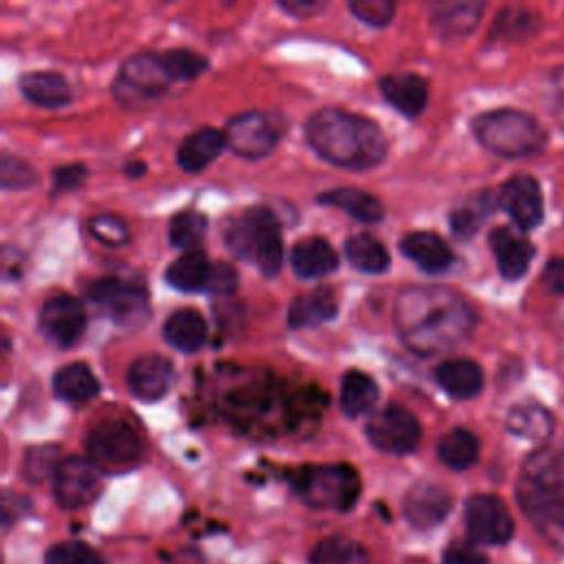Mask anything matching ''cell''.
Returning a JSON list of instances; mask_svg holds the SVG:
<instances>
[{"mask_svg":"<svg viewBox=\"0 0 564 564\" xmlns=\"http://www.w3.org/2000/svg\"><path fill=\"white\" fill-rule=\"evenodd\" d=\"M394 326L412 352L434 355L463 344L476 326V313L449 286H408L394 300Z\"/></svg>","mask_w":564,"mask_h":564,"instance_id":"1","label":"cell"},{"mask_svg":"<svg viewBox=\"0 0 564 564\" xmlns=\"http://www.w3.org/2000/svg\"><path fill=\"white\" fill-rule=\"evenodd\" d=\"M308 145L328 163L346 170H370L386 156L383 130L355 112L322 108L306 121Z\"/></svg>","mask_w":564,"mask_h":564,"instance_id":"2","label":"cell"},{"mask_svg":"<svg viewBox=\"0 0 564 564\" xmlns=\"http://www.w3.org/2000/svg\"><path fill=\"white\" fill-rule=\"evenodd\" d=\"M471 132L485 150L502 159L533 156L546 145L542 123L518 108H496L474 117Z\"/></svg>","mask_w":564,"mask_h":564,"instance_id":"3","label":"cell"},{"mask_svg":"<svg viewBox=\"0 0 564 564\" xmlns=\"http://www.w3.org/2000/svg\"><path fill=\"white\" fill-rule=\"evenodd\" d=\"M227 247L240 258L253 262L260 273L275 275L282 267L284 247L278 216L267 207H249L229 218L223 229Z\"/></svg>","mask_w":564,"mask_h":564,"instance_id":"4","label":"cell"},{"mask_svg":"<svg viewBox=\"0 0 564 564\" xmlns=\"http://www.w3.org/2000/svg\"><path fill=\"white\" fill-rule=\"evenodd\" d=\"M293 489L308 507L346 511L359 496V476L346 465L304 467L293 478Z\"/></svg>","mask_w":564,"mask_h":564,"instance_id":"5","label":"cell"},{"mask_svg":"<svg viewBox=\"0 0 564 564\" xmlns=\"http://www.w3.org/2000/svg\"><path fill=\"white\" fill-rule=\"evenodd\" d=\"M86 454L101 471H123L141 458V436L126 421H101L86 434Z\"/></svg>","mask_w":564,"mask_h":564,"instance_id":"6","label":"cell"},{"mask_svg":"<svg viewBox=\"0 0 564 564\" xmlns=\"http://www.w3.org/2000/svg\"><path fill=\"white\" fill-rule=\"evenodd\" d=\"M159 53H137L123 62L112 84L117 101L126 108H143L154 101L170 84Z\"/></svg>","mask_w":564,"mask_h":564,"instance_id":"7","label":"cell"},{"mask_svg":"<svg viewBox=\"0 0 564 564\" xmlns=\"http://www.w3.org/2000/svg\"><path fill=\"white\" fill-rule=\"evenodd\" d=\"M284 132V121L275 112L249 110L236 115L225 126V139L234 154L245 159H264L271 154Z\"/></svg>","mask_w":564,"mask_h":564,"instance_id":"8","label":"cell"},{"mask_svg":"<svg viewBox=\"0 0 564 564\" xmlns=\"http://www.w3.org/2000/svg\"><path fill=\"white\" fill-rule=\"evenodd\" d=\"M86 297L121 326H139L148 317V293L121 278H101L86 289Z\"/></svg>","mask_w":564,"mask_h":564,"instance_id":"9","label":"cell"},{"mask_svg":"<svg viewBox=\"0 0 564 564\" xmlns=\"http://www.w3.org/2000/svg\"><path fill=\"white\" fill-rule=\"evenodd\" d=\"M368 441L388 454H410L421 438L419 419L403 405L390 403L375 412L366 425Z\"/></svg>","mask_w":564,"mask_h":564,"instance_id":"10","label":"cell"},{"mask_svg":"<svg viewBox=\"0 0 564 564\" xmlns=\"http://www.w3.org/2000/svg\"><path fill=\"white\" fill-rule=\"evenodd\" d=\"M518 502L531 524L553 542H564V494L527 476L518 480Z\"/></svg>","mask_w":564,"mask_h":564,"instance_id":"11","label":"cell"},{"mask_svg":"<svg viewBox=\"0 0 564 564\" xmlns=\"http://www.w3.org/2000/svg\"><path fill=\"white\" fill-rule=\"evenodd\" d=\"M101 489V469L82 456H66L53 474V494L64 509L90 505Z\"/></svg>","mask_w":564,"mask_h":564,"instance_id":"12","label":"cell"},{"mask_svg":"<svg viewBox=\"0 0 564 564\" xmlns=\"http://www.w3.org/2000/svg\"><path fill=\"white\" fill-rule=\"evenodd\" d=\"M465 527L474 542L505 544L513 535V518L494 494H474L465 502Z\"/></svg>","mask_w":564,"mask_h":564,"instance_id":"13","label":"cell"},{"mask_svg":"<svg viewBox=\"0 0 564 564\" xmlns=\"http://www.w3.org/2000/svg\"><path fill=\"white\" fill-rule=\"evenodd\" d=\"M498 205L509 214L520 231H531L544 220V198L540 183L529 174H516L500 187Z\"/></svg>","mask_w":564,"mask_h":564,"instance_id":"14","label":"cell"},{"mask_svg":"<svg viewBox=\"0 0 564 564\" xmlns=\"http://www.w3.org/2000/svg\"><path fill=\"white\" fill-rule=\"evenodd\" d=\"M37 322L48 341L66 348L82 337L86 328V311L77 297L59 293L44 302Z\"/></svg>","mask_w":564,"mask_h":564,"instance_id":"15","label":"cell"},{"mask_svg":"<svg viewBox=\"0 0 564 564\" xmlns=\"http://www.w3.org/2000/svg\"><path fill=\"white\" fill-rule=\"evenodd\" d=\"M489 245H491V253L496 258L498 271L507 282H516L529 271L531 260L535 256V247L524 231L509 225L496 227L489 234Z\"/></svg>","mask_w":564,"mask_h":564,"instance_id":"16","label":"cell"},{"mask_svg":"<svg viewBox=\"0 0 564 564\" xmlns=\"http://www.w3.org/2000/svg\"><path fill=\"white\" fill-rule=\"evenodd\" d=\"M174 381V366L161 355H143L134 359L126 372L128 390L141 401H159Z\"/></svg>","mask_w":564,"mask_h":564,"instance_id":"17","label":"cell"},{"mask_svg":"<svg viewBox=\"0 0 564 564\" xmlns=\"http://www.w3.org/2000/svg\"><path fill=\"white\" fill-rule=\"evenodd\" d=\"M449 509H452V496L434 482H419L403 498V513L410 520V524L419 529H430L441 524L449 513Z\"/></svg>","mask_w":564,"mask_h":564,"instance_id":"18","label":"cell"},{"mask_svg":"<svg viewBox=\"0 0 564 564\" xmlns=\"http://www.w3.org/2000/svg\"><path fill=\"white\" fill-rule=\"evenodd\" d=\"M401 253L416 262L419 269L425 273H441L447 271L454 262V253L447 247V242L432 234V231H410L399 242Z\"/></svg>","mask_w":564,"mask_h":564,"instance_id":"19","label":"cell"},{"mask_svg":"<svg viewBox=\"0 0 564 564\" xmlns=\"http://www.w3.org/2000/svg\"><path fill=\"white\" fill-rule=\"evenodd\" d=\"M383 99L405 117H416L427 104V82L416 73H392L379 82Z\"/></svg>","mask_w":564,"mask_h":564,"instance_id":"20","label":"cell"},{"mask_svg":"<svg viewBox=\"0 0 564 564\" xmlns=\"http://www.w3.org/2000/svg\"><path fill=\"white\" fill-rule=\"evenodd\" d=\"M505 427L513 436L527 438L531 443H546L553 436L555 419L538 401L513 403L505 416Z\"/></svg>","mask_w":564,"mask_h":564,"instance_id":"21","label":"cell"},{"mask_svg":"<svg viewBox=\"0 0 564 564\" xmlns=\"http://www.w3.org/2000/svg\"><path fill=\"white\" fill-rule=\"evenodd\" d=\"M482 9V2H436L432 4L430 22L438 37H465L478 26Z\"/></svg>","mask_w":564,"mask_h":564,"instance_id":"22","label":"cell"},{"mask_svg":"<svg viewBox=\"0 0 564 564\" xmlns=\"http://www.w3.org/2000/svg\"><path fill=\"white\" fill-rule=\"evenodd\" d=\"M22 95L42 108H62L73 99V88L62 73L55 70H31L18 82Z\"/></svg>","mask_w":564,"mask_h":564,"instance_id":"23","label":"cell"},{"mask_svg":"<svg viewBox=\"0 0 564 564\" xmlns=\"http://www.w3.org/2000/svg\"><path fill=\"white\" fill-rule=\"evenodd\" d=\"M225 145V132L216 128H200L181 141L176 150V163L185 172H200L223 152Z\"/></svg>","mask_w":564,"mask_h":564,"instance_id":"24","label":"cell"},{"mask_svg":"<svg viewBox=\"0 0 564 564\" xmlns=\"http://www.w3.org/2000/svg\"><path fill=\"white\" fill-rule=\"evenodd\" d=\"M337 308H339L337 295L330 289L322 286V289L306 291L293 297V302L289 304V326L308 328V326L330 322L337 315Z\"/></svg>","mask_w":564,"mask_h":564,"instance_id":"25","label":"cell"},{"mask_svg":"<svg viewBox=\"0 0 564 564\" xmlns=\"http://www.w3.org/2000/svg\"><path fill=\"white\" fill-rule=\"evenodd\" d=\"M291 267L304 280L324 278L337 269V253L324 238H304L291 251Z\"/></svg>","mask_w":564,"mask_h":564,"instance_id":"26","label":"cell"},{"mask_svg":"<svg viewBox=\"0 0 564 564\" xmlns=\"http://www.w3.org/2000/svg\"><path fill=\"white\" fill-rule=\"evenodd\" d=\"M165 341L181 352H196L207 339V324L194 308H181L167 315L163 324Z\"/></svg>","mask_w":564,"mask_h":564,"instance_id":"27","label":"cell"},{"mask_svg":"<svg viewBox=\"0 0 564 564\" xmlns=\"http://www.w3.org/2000/svg\"><path fill=\"white\" fill-rule=\"evenodd\" d=\"M438 386L454 399H471L482 390V370L471 359H447L436 368Z\"/></svg>","mask_w":564,"mask_h":564,"instance_id":"28","label":"cell"},{"mask_svg":"<svg viewBox=\"0 0 564 564\" xmlns=\"http://www.w3.org/2000/svg\"><path fill=\"white\" fill-rule=\"evenodd\" d=\"M317 200L322 205H333V207L346 212L348 216H352L355 220H361V223H377V220L383 218L381 200L377 196L364 192V189L337 187V189H328V192L319 194Z\"/></svg>","mask_w":564,"mask_h":564,"instance_id":"29","label":"cell"},{"mask_svg":"<svg viewBox=\"0 0 564 564\" xmlns=\"http://www.w3.org/2000/svg\"><path fill=\"white\" fill-rule=\"evenodd\" d=\"M53 392L62 401L86 403L99 392V381L86 364L75 361V364H68V366H62L55 372Z\"/></svg>","mask_w":564,"mask_h":564,"instance_id":"30","label":"cell"},{"mask_svg":"<svg viewBox=\"0 0 564 564\" xmlns=\"http://www.w3.org/2000/svg\"><path fill=\"white\" fill-rule=\"evenodd\" d=\"M379 399V388L375 379L361 370H348L341 377L339 386V405L344 414L359 416L364 412H370Z\"/></svg>","mask_w":564,"mask_h":564,"instance_id":"31","label":"cell"},{"mask_svg":"<svg viewBox=\"0 0 564 564\" xmlns=\"http://www.w3.org/2000/svg\"><path fill=\"white\" fill-rule=\"evenodd\" d=\"M209 271H212V262L200 249H196V251H185L174 262H170V267L165 269V280L170 286L178 291H187V293L198 289L205 291Z\"/></svg>","mask_w":564,"mask_h":564,"instance_id":"32","label":"cell"},{"mask_svg":"<svg viewBox=\"0 0 564 564\" xmlns=\"http://www.w3.org/2000/svg\"><path fill=\"white\" fill-rule=\"evenodd\" d=\"M436 452H438V458L443 465H447L449 469L463 471V469H469L478 460L480 443H478L476 434H471L469 430L456 427L438 441Z\"/></svg>","mask_w":564,"mask_h":564,"instance_id":"33","label":"cell"},{"mask_svg":"<svg viewBox=\"0 0 564 564\" xmlns=\"http://www.w3.org/2000/svg\"><path fill=\"white\" fill-rule=\"evenodd\" d=\"M311 564H370V553L352 538L328 535L311 551Z\"/></svg>","mask_w":564,"mask_h":564,"instance_id":"34","label":"cell"},{"mask_svg":"<svg viewBox=\"0 0 564 564\" xmlns=\"http://www.w3.org/2000/svg\"><path fill=\"white\" fill-rule=\"evenodd\" d=\"M494 207H496V200L489 192H478V194L465 198L449 214V225H452L454 236L471 238L482 227V223L489 218Z\"/></svg>","mask_w":564,"mask_h":564,"instance_id":"35","label":"cell"},{"mask_svg":"<svg viewBox=\"0 0 564 564\" xmlns=\"http://www.w3.org/2000/svg\"><path fill=\"white\" fill-rule=\"evenodd\" d=\"M348 262L361 273H383L390 267L386 247L370 234H355L344 245Z\"/></svg>","mask_w":564,"mask_h":564,"instance_id":"36","label":"cell"},{"mask_svg":"<svg viewBox=\"0 0 564 564\" xmlns=\"http://www.w3.org/2000/svg\"><path fill=\"white\" fill-rule=\"evenodd\" d=\"M522 476L564 494V454L542 447L533 452L522 467Z\"/></svg>","mask_w":564,"mask_h":564,"instance_id":"37","label":"cell"},{"mask_svg":"<svg viewBox=\"0 0 564 564\" xmlns=\"http://www.w3.org/2000/svg\"><path fill=\"white\" fill-rule=\"evenodd\" d=\"M205 229H207V218L198 212L185 209L170 220L167 234H170L172 247H178L185 251H196L205 238Z\"/></svg>","mask_w":564,"mask_h":564,"instance_id":"38","label":"cell"},{"mask_svg":"<svg viewBox=\"0 0 564 564\" xmlns=\"http://www.w3.org/2000/svg\"><path fill=\"white\" fill-rule=\"evenodd\" d=\"M159 57H161V64L172 82H189V79L203 75L209 66L207 57H203L200 53L189 51V48H170V51L159 53Z\"/></svg>","mask_w":564,"mask_h":564,"instance_id":"39","label":"cell"},{"mask_svg":"<svg viewBox=\"0 0 564 564\" xmlns=\"http://www.w3.org/2000/svg\"><path fill=\"white\" fill-rule=\"evenodd\" d=\"M535 15L520 7H507L498 13L496 26L491 29L494 37L502 40H520L522 35H529L535 31Z\"/></svg>","mask_w":564,"mask_h":564,"instance_id":"40","label":"cell"},{"mask_svg":"<svg viewBox=\"0 0 564 564\" xmlns=\"http://www.w3.org/2000/svg\"><path fill=\"white\" fill-rule=\"evenodd\" d=\"M88 234L106 247H123L130 240L128 225L115 214H95V216H90Z\"/></svg>","mask_w":564,"mask_h":564,"instance_id":"41","label":"cell"},{"mask_svg":"<svg viewBox=\"0 0 564 564\" xmlns=\"http://www.w3.org/2000/svg\"><path fill=\"white\" fill-rule=\"evenodd\" d=\"M44 564H106L88 544L79 540H66L53 544L46 555Z\"/></svg>","mask_w":564,"mask_h":564,"instance_id":"42","label":"cell"},{"mask_svg":"<svg viewBox=\"0 0 564 564\" xmlns=\"http://www.w3.org/2000/svg\"><path fill=\"white\" fill-rule=\"evenodd\" d=\"M62 458H57V447L53 445H42L29 449L24 458V476L29 480H42L46 476H53Z\"/></svg>","mask_w":564,"mask_h":564,"instance_id":"43","label":"cell"},{"mask_svg":"<svg viewBox=\"0 0 564 564\" xmlns=\"http://www.w3.org/2000/svg\"><path fill=\"white\" fill-rule=\"evenodd\" d=\"M348 9L357 20L370 26H386L394 15L392 0H352Z\"/></svg>","mask_w":564,"mask_h":564,"instance_id":"44","label":"cell"},{"mask_svg":"<svg viewBox=\"0 0 564 564\" xmlns=\"http://www.w3.org/2000/svg\"><path fill=\"white\" fill-rule=\"evenodd\" d=\"M0 181H2V189H24L33 185L35 172L26 161L4 154L0 161Z\"/></svg>","mask_w":564,"mask_h":564,"instance_id":"45","label":"cell"},{"mask_svg":"<svg viewBox=\"0 0 564 564\" xmlns=\"http://www.w3.org/2000/svg\"><path fill=\"white\" fill-rule=\"evenodd\" d=\"M238 273L227 262H212V271L205 284V291L212 295H229L236 289Z\"/></svg>","mask_w":564,"mask_h":564,"instance_id":"46","label":"cell"},{"mask_svg":"<svg viewBox=\"0 0 564 564\" xmlns=\"http://www.w3.org/2000/svg\"><path fill=\"white\" fill-rule=\"evenodd\" d=\"M441 564H487V557L471 544L454 542L445 549Z\"/></svg>","mask_w":564,"mask_h":564,"instance_id":"47","label":"cell"},{"mask_svg":"<svg viewBox=\"0 0 564 564\" xmlns=\"http://www.w3.org/2000/svg\"><path fill=\"white\" fill-rule=\"evenodd\" d=\"M544 289L553 295H564V256L551 258L540 275Z\"/></svg>","mask_w":564,"mask_h":564,"instance_id":"48","label":"cell"},{"mask_svg":"<svg viewBox=\"0 0 564 564\" xmlns=\"http://www.w3.org/2000/svg\"><path fill=\"white\" fill-rule=\"evenodd\" d=\"M86 178V170L84 165L79 163H73V165H64V167H57L53 172V181H55V192H66V189H75L84 183Z\"/></svg>","mask_w":564,"mask_h":564,"instance_id":"49","label":"cell"},{"mask_svg":"<svg viewBox=\"0 0 564 564\" xmlns=\"http://www.w3.org/2000/svg\"><path fill=\"white\" fill-rule=\"evenodd\" d=\"M551 115L557 126L564 130V68L553 73V88H551Z\"/></svg>","mask_w":564,"mask_h":564,"instance_id":"50","label":"cell"},{"mask_svg":"<svg viewBox=\"0 0 564 564\" xmlns=\"http://www.w3.org/2000/svg\"><path fill=\"white\" fill-rule=\"evenodd\" d=\"M280 7L291 13L293 18H311L315 13H319L326 4L324 2H315V0H286L280 2Z\"/></svg>","mask_w":564,"mask_h":564,"instance_id":"51","label":"cell"},{"mask_svg":"<svg viewBox=\"0 0 564 564\" xmlns=\"http://www.w3.org/2000/svg\"><path fill=\"white\" fill-rule=\"evenodd\" d=\"M126 174L130 176V178H139L141 174H145V163H141V161H130V163H126Z\"/></svg>","mask_w":564,"mask_h":564,"instance_id":"52","label":"cell"}]
</instances>
